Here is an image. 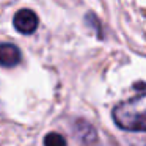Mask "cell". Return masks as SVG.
I'll return each mask as SVG.
<instances>
[{
	"label": "cell",
	"mask_w": 146,
	"mask_h": 146,
	"mask_svg": "<svg viewBox=\"0 0 146 146\" xmlns=\"http://www.w3.org/2000/svg\"><path fill=\"white\" fill-rule=\"evenodd\" d=\"M118 127L130 132H146V93L133 96L113 108Z\"/></svg>",
	"instance_id": "1"
},
{
	"label": "cell",
	"mask_w": 146,
	"mask_h": 146,
	"mask_svg": "<svg viewBox=\"0 0 146 146\" xmlns=\"http://www.w3.org/2000/svg\"><path fill=\"white\" fill-rule=\"evenodd\" d=\"M14 29L24 35H32L38 29V16L32 10H19L14 14Z\"/></svg>",
	"instance_id": "2"
},
{
	"label": "cell",
	"mask_w": 146,
	"mask_h": 146,
	"mask_svg": "<svg viewBox=\"0 0 146 146\" xmlns=\"http://www.w3.org/2000/svg\"><path fill=\"white\" fill-rule=\"evenodd\" d=\"M74 135L80 146H98V133L94 127L83 119H77L74 123Z\"/></svg>",
	"instance_id": "3"
},
{
	"label": "cell",
	"mask_w": 146,
	"mask_h": 146,
	"mask_svg": "<svg viewBox=\"0 0 146 146\" xmlns=\"http://www.w3.org/2000/svg\"><path fill=\"white\" fill-rule=\"evenodd\" d=\"M0 61H2V66L5 68L16 66L21 61V50L14 44L5 42L0 46Z\"/></svg>",
	"instance_id": "4"
},
{
	"label": "cell",
	"mask_w": 146,
	"mask_h": 146,
	"mask_svg": "<svg viewBox=\"0 0 146 146\" xmlns=\"http://www.w3.org/2000/svg\"><path fill=\"white\" fill-rule=\"evenodd\" d=\"M44 146H66V140L57 132H50L44 137Z\"/></svg>",
	"instance_id": "5"
}]
</instances>
